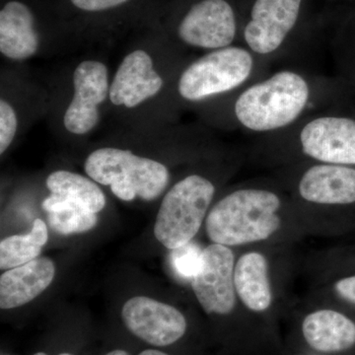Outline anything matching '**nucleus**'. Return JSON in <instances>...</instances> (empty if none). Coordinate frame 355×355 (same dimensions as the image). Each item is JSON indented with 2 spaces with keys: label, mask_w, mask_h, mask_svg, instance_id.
Returning <instances> with one entry per match:
<instances>
[{
  "label": "nucleus",
  "mask_w": 355,
  "mask_h": 355,
  "mask_svg": "<svg viewBox=\"0 0 355 355\" xmlns=\"http://www.w3.org/2000/svg\"><path fill=\"white\" fill-rule=\"evenodd\" d=\"M335 291L343 300L355 304V275L338 280L335 284Z\"/></svg>",
  "instance_id": "24"
},
{
  "label": "nucleus",
  "mask_w": 355,
  "mask_h": 355,
  "mask_svg": "<svg viewBox=\"0 0 355 355\" xmlns=\"http://www.w3.org/2000/svg\"><path fill=\"white\" fill-rule=\"evenodd\" d=\"M163 86L153 57L139 49L128 53L119 65L110 85L109 101L118 108H137L158 95Z\"/></svg>",
  "instance_id": "12"
},
{
  "label": "nucleus",
  "mask_w": 355,
  "mask_h": 355,
  "mask_svg": "<svg viewBox=\"0 0 355 355\" xmlns=\"http://www.w3.org/2000/svg\"><path fill=\"white\" fill-rule=\"evenodd\" d=\"M303 153L326 164L355 165V121L343 116H320L300 132Z\"/></svg>",
  "instance_id": "11"
},
{
  "label": "nucleus",
  "mask_w": 355,
  "mask_h": 355,
  "mask_svg": "<svg viewBox=\"0 0 355 355\" xmlns=\"http://www.w3.org/2000/svg\"><path fill=\"white\" fill-rule=\"evenodd\" d=\"M42 207L48 214L49 226L58 234L70 235L87 232L98 223L97 214L53 193H51L44 200Z\"/></svg>",
  "instance_id": "19"
},
{
  "label": "nucleus",
  "mask_w": 355,
  "mask_h": 355,
  "mask_svg": "<svg viewBox=\"0 0 355 355\" xmlns=\"http://www.w3.org/2000/svg\"><path fill=\"white\" fill-rule=\"evenodd\" d=\"M214 193V184L200 175H191L175 184L156 216V239L169 250L189 244L200 231Z\"/></svg>",
  "instance_id": "4"
},
{
  "label": "nucleus",
  "mask_w": 355,
  "mask_h": 355,
  "mask_svg": "<svg viewBox=\"0 0 355 355\" xmlns=\"http://www.w3.org/2000/svg\"><path fill=\"white\" fill-rule=\"evenodd\" d=\"M34 355H46V354H44V352H38V354H34ZM60 355H71V354H60Z\"/></svg>",
  "instance_id": "27"
},
{
  "label": "nucleus",
  "mask_w": 355,
  "mask_h": 355,
  "mask_svg": "<svg viewBox=\"0 0 355 355\" xmlns=\"http://www.w3.org/2000/svg\"><path fill=\"white\" fill-rule=\"evenodd\" d=\"M48 238L46 223L38 218L33 223L31 232L28 234L11 236L2 240L0 243V268L11 270L38 258Z\"/></svg>",
  "instance_id": "20"
},
{
  "label": "nucleus",
  "mask_w": 355,
  "mask_h": 355,
  "mask_svg": "<svg viewBox=\"0 0 355 355\" xmlns=\"http://www.w3.org/2000/svg\"><path fill=\"white\" fill-rule=\"evenodd\" d=\"M173 251V266L178 275L187 279H193L200 266L202 252L196 245L190 243Z\"/></svg>",
  "instance_id": "22"
},
{
  "label": "nucleus",
  "mask_w": 355,
  "mask_h": 355,
  "mask_svg": "<svg viewBox=\"0 0 355 355\" xmlns=\"http://www.w3.org/2000/svg\"><path fill=\"white\" fill-rule=\"evenodd\" d=\"M73 95L64 114V125L69 133L85 135L100 121V110L109 100V70L100 60H83L72 77Z\"/></svg>",
  "instance_id": "6"
},
{
  "label": "nucleus",
  "mask_w": 355,
  "mask_h": 355,
  "mask_svg": "<svg viewBox=\"0 0 355 355\" xmlns=\"http://www.w3.org/2000/svg\"><path fill=\"white\" fill-rule=\"evenodd\" d=\"M46 186L51 193L95 214L106 205V198L97 183L76 173L64 170L53 172L46 178Z\"/></svg>",
  "instance_id": "18"
},
{
  "label": "nucleus",
  "mask_w": 355,
  "mask_h": 355,
  "mask_svg": "<svg viewBox=\"0 0 355 355\" xmlns=\"http://www.w3.org/2000/svg\"><path fill=\"white\" fill-rule=\"evenodd\" d=\"M303 200L319 205L355 202V169L343 165L322 164L311 167L299 183Z\"/></svg>",
  "instance_id": "13"
},
{
  "label": "nucleus",
  "mask_w": 355,
  "mask_h": 355,
  "mask_svg": "<svg viewBox=\"0 0 355 355\" xmlns=\"http://www.w3.org/2000/svg\"><path fill=\"white\" fill-rule=\"evenodd\" d=\"M106 355H130V354H128L127 352H125V350L116 349V350H113V352H109V354H107Z\"/></svg>",
  "instance_id": "26"
},
{
  "label": "nucleus",
  "mask_w": 355,
  "mask_h": 355,
  "mask_svg": "<svg viewBox=\"0 0 355 355\" xmlns=\"http://www.w3.org/2000/svg\"><path fill=\"white\" fill-rule=\"evenodd\" d=\"M139 355H169L165 354V352H159V350L156 349H147L142 352L141 354Z\"/></svg>",
  "instance_id": "25"
},
{
  "label": "nucleus",
  "mask_w": 355,
  "mask_h": 355,
  "mask_svg": "<svg viewBox=\"0 0 355 355\" xmlns=\"http://www.w3.org/2000/svg\"><path fill=\"white\" fill-rule=\"evenodd\" d=\"M40 39L31 9L20 1L7 2L0 11V53L15 62L29 60L39 50Z\"/></svg>",
  "instance_id": "14"
},
{
  "label": "nucleus",
  "mask_w": 355,
  "mask_h": 355,
  "mask_svg": "<svg viewBox=\"0 0 355 355\" xmlns=\"http://www.w3.org/2000/svg\"><path fill=\"white\" fill-rule=\"evenodd\" d=\"M253 67V57L245 49L227 46L211 51L182 72L178 92L187 101H202L239 87L251 76Z\"/></svg>",
  "instance_id": "5"
},
{
  "label": "nucleus",
  "mask_w": 355,
  "mask_h": 355,
  "mask_svg": "<svg viewBox=\"0 0 355 355\" xmlns=\"http://www.w3.org/2000/svg\"><path fill=\"white\" fill-rule=\"evenodd\" d=\"M130 0H70L76 8L88 12L109 10L127 3Z\"/></svg>",
  "instance_id": "23"
},
{
  "label": "nucleus",
  "mask_w": 355,
  "mask_h": 355,
  "mask_svg": "<svg viewBox=\"0 0 355 355\" xmlns=\"http://www.w3.org/2000/svg\"><path fill=\"white\" fill-rule=\"evenodd\" d=\"M55 273L49 258L35 259L7 270L0 277V308L13 309L30 302L50 286Z\"/></svg>",
  "instance_id": "15"
},
{
  "label": "nucleus",
  "mask_w": 355,
  "mask_h": 355,
  "mask_svg": "<svg viewBox=\"0 0 355 355\" xmlns=\"http://www.w3.org/2000/svg\"><path fill=\"white\" fill-rule=\"evenodd\" d=\"M121 318L130 333L155 347L178 342L187 331L186 318L179 310L144 296L128 300Z\"/></svg>",
  "instance_id": "9"
},
{
  "label": "nucleus",
  "mask_w": 355,
  "mask_h": 355,
  "mask_svg": "<svg viewBox=\"0 0 355 355\" xmlns=\"http://www.w3.org/2000/svg\"><path fill=\"white\" fill-rule=\"evenodd\" d=\"M234 254L227 246L209 245L202 252L191 287L207 314L228 315L234 310Z\"/></svg>",
  "instance_id": "7"
},
{
  "label": "nucleus",
  "mask_w": 355,
  "mask_h": 355,
  "mask_svg": "<svg viewBox=\"0 0 355 355\" xmlns=\"http://www.w3.org/2000/svg\"><path fill=\"white\" fill-rule=\"evenodd\" d=\"M309 98V84L304 77L282 70L246 89L236 100L234 113L248 130L272 132L297 120Z\"/></svg>",
  "instance_id": "2"
},
{
  "label": "nucleus",
  "mask_w": 355,
  "mask_h": 355,
  "mask_svg": "<svg viewBox=\"0 0 355 355\" xmlns=\"http://www.w3.org/2000/svg\"><path fill=\"white\" fill-rule=\"evenodd\" d=\"M84 170L96 183L110 186L112 193L123 202L137 198L146 202L156 200L170 180L169 170L162 163L116 147H103L91 153Z\"/></svg>",
  "instance_id": "3"
},
{
  "label": "nucleus",
  "mask_w": 355,
  "mask_h": 355,
  "mask_svg": "<svg viewBox=\"0 0 355 355\" xmlns=\"http://www.w3.org/2000/svg\"><path fill=\"white\" fill-rule=\"evenodd\" d=\"M19 128L17 113L6 99L0 100V154L3 155L15 139Z\"/></svg>",
  "instance_id": "21"
},
{
  "label": "nucleus",
  "mask_w": 355,
  "mask_h": 355,
  "mask_svg": "<svg viewBox=\"0 0 355 355\" xmlns=\"http://www.w3.org/2000/svg\"><path fill=\"white\" fill-rule=\"evenodd\" d=\"M303 0H254L245 42L258 55L279 50L295 27Z\"/></svg>",
  "instance_id": "10"
},
{
  "label": "nucleus",
  "mask_w": 355,
  "mask_h": 355,
  "mask_svg": "<svg viewBox=\"0 0 355 355\" xmlns=\"http://www.w3.org/2000/svg\"><path fill=\"white\" fill-rule=\"evenodd\" d=\"M234 284L236 293L248 309L263 312L272 305L268 261L263 254L251 252L243 254L235 266Z\"/></svg>",
  "instance_id": "17"
},
{
  "label": "nucleus",
  "mask_w": 355,
  "mask_h": 355,
  "mask_svg": "<svg viewBox=\"0 0 355 355\" xmlns=\"http://www.w3.org/2000/svg\"><path fill=\"white\" fill-rule=\"evenodd\" d=\"M280 205L279 198L270 191H233L210 210L207 234L212 242L227 247L263 241L280 227Z\"/></svg>",
  "instance_id": "1"
},
{
  "label": "nucleus",
  "mask_w": 355,
  "mask_h": 355,
  "mask_svg": "<svg viewBox=\"0 0 355 355\" xmlns=\"http://www.w3.org/2000/svg\"><path fill=\"white\" fill-rule=\"evenodd\" d=\"M236 32L234 9L226 0H200L191 7L178 27L183 43L203 50L230 46Z\"/></svg>",
  "instance_id": "8"
},
{
  "label": "nucleus",
  "mask_w": 355,
  "mask_h": 355,
  "mask_svg": "<svg viewBox=\"0 0 355 355\" xmlns=\"http://www.w3.org/2000/svg\"><path fill=\"white\" fill-rule=\"evenodd\" d=\"M303 336L312 349L321 352H338L355 345V324L342 313L319 310L305 318Z\"/></svg>",
  "instance_id": "16"
}]
</instances>
